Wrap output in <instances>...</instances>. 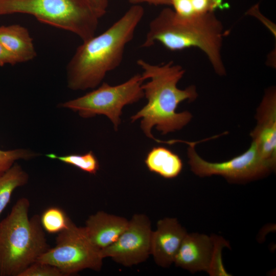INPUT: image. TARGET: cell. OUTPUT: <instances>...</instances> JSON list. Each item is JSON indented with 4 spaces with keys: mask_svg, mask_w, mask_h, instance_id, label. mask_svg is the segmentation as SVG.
Segmentation results:
<instances>
[{
    "mask_svg": "<svg viewBox=\"0 0 276 276\" xmlns=\"http://www.w3.org/2000/svg\"><path fill=\"white\" fill-rule=\"evenodd\" d=\"M144 15L141 5H133L103 33L82 41L66 66L68 87L96 88L108 72L117 68Z\"/></svg>",
    "mask_w": 276,
    "mask_h": 276,
    "instance_id": "obj_1",
    "label": "cell"
},
{
    "mask_svg": "<svg viewBox=\"0 0 276 276\" xmlns=\"http://www.w3.org/2000/svg\"><path fill=\"white\" fill-rule=\"evenodd\" d=\"M137 64L143 70L142 75L149 80L142 84L144 96L148 102L141 109L131 117V122L142 119L141 128L150 139L156 140L151 133L153 127L162 134L180 130L192 118V114L185 111H176L179 104L185 100L193 101L198 94L194 85L181 89L177 83L185 71L171 61L156 65L144 59H138Z\"/></svg>",
    "mask_w": 276,
    "mask_h": 276,
    "instance_id": "obj_2",
    "label": "cell"
},
{
    "mask_svg": "<svg viewBox=\"0 0 276 276\" xmlns=\"http://www.w3.org/2000/svg\"><path fill=\"white\" fill-rule=\"evenodd\" d=\"M225 35L223 24L214 12L185 19L167 7L150 22L141 47L149 48L158 42L171 51L197 48L206 55L216 73L224 76L221 49Z\"/></svg>",
    "mask_w": 276,
    "mask_h": 276,
    "instance_id": "obj_3",
    "label": "cell"
},
{
    "mask_svg": "<svg viewBox=\"0 0 276 276\" xmlns=\"http://www.w3.org/2000/svg\"><path fill=\"white\" fill-rule=\"evenodd\" d=\"M30 205L19 199L0 221V276H19L50 248L40 217L29 218Z\"/></svg>",
    "mask_w": 276,
    "mask_h": 276,
    "instance_id": "obj_4",
    "label": "cell"
},
{
    "mask_svg": "<svg viewBox=\"0 0 276 276\" xmlns=\"http://www.w3.org/2000/svg\"><path fill=\"white\" fill-rule=\"evenodd\" d=\"M16 13L32 15L82 41L95 35L102 17L89 0H0V16Z\"/></svg>",
    "mask_w": 276,
    "mask_h": 276,
    "instance_id": "obj_5",
    "label": "cell"
},
{
    "mask_svg": "<svg viewBox=\"0 0 276 276\" xmlns=\"http://www.w3.org/2000/svg\"><path fill=\"white\" fill-rule=\"evenodd\" d=\"M144 80L142 74H137L119 85L111 86L104 82L98 88L64 103L62 106L78 111L85 118L106 116L117 130L123 107L144 97L142 89Z\"/></svg>",
    "mask_w": 276,
    "mask_h": 276,
    "instance_id": "obj_6",
    "label": "cell"
},
{
    "mask_svg": "<svg viewBox=\"0 0 276 276\" xmlns=\"http://www.w3.org/2000/svg\"><path fill=\"white\" fill-rule=\"evenodd\" d=\"M103 260L100 250L90 241L84 227L77 226L70 220L67 227L58 234L55 246L37 261L53 265L68 276L85 269L100 271Z\"/></svg>",
    "mask_w": 276,
    "mask_h": 276,
    "instance_id": "obj_7",
    "label": "cell"
},
{
    "mask_svg": "<svg viewBox=\"0 0 276 276\" xmlns=\"http://www.w3.org/2000/svg\"><path fill=\"white\" fill-rule=\"evenodd\" d=\"M197 143L186 142L189 145L188 156L191 169L200 177L220 175L229 181L242 182L261 178L275 168V165L261 157L253 141L242 154L219 163L210 162L202 158L195 151Z\"/></svg>",
    "mask_w": 276,
    "mask_h": 276,
    "instance_id": "obj_8",
    "label": "cell"
},
{
    "mask_svg": "<svg viewBox=\"0 0 276 276\" xmlns=\"http://www.w3.org/2000/svg\"><path fill=\"white\" fill-rule=\"evenodd\" d=\"M151 221L143 214H135L128 226L112 244L100 250L102 258L130 267L145 261L151 255Z\"/></svg>",
    "mask_w": 276,
    "mask_h": 276,
    "instance_id": "obj_9",
    "label": "cell"
},
{
    "mask_svg": "<svg viewBox=\"0 0 276 276\" xmlns=\"http://www.w3.org/2000/svg\"><path fill=\"white\" fill-rule=\"evenodd\" d=\"M257 124L250 135L261 157L276 164V93L267 89L257 109Z\"/></svg>",
    "mask_w": 276,
    "mask_h": 276,
    "instance_id": "obj_10",
    "label": "cell"
},
{
    "mask_svg": "<svg viewBox=\"0 0 276 276\" xmlns=\"http://www.w3.org/2000/svg\"><path fill=\"white\" fill-rule=\"evenodd\" d=\"M187 234L175 218L166 217L157 221L151 240V255L157 265L168 267L174 263Z\"/></svg>",
    "mask_w": 276,
    "mask_h": 276,
    "instance_id": "obj_11",
    "label": "cell"
},
{
    "mask_svg": "<svg viewBox=\"0 0 276 276\" xmlns=\"http://www.w3.org/2000/svg\"><path fill=\"white\" fill-rule=\"evenodd\" d=\"M212 236L198 233L185 236L175 256L174 263L192 273L208 271L213 249Z\"/></svg>",
    "mask_w": 276,
    "mask_h": 276,
    "instance_id": "obj_12",
    "label": "cell"
},
{
    "mask_svg": "<svg viewBox=\"0 0 276 276\" xmlns=\"http://www.w3.org/2000/svg\"><path fill=\"white\" fill-rule=\"evenodd\" d=\"M126 218L99 211L90 215L84 227L92 243L100 250L113 243L128 226Z\"/></svg>",
    "mask_w": 276,
    "mask_h": 276,
    "instance_id": "obj_13",
    "label": "cell"
},
{
    "mask_svg": "<svg viewBox=\"0 0 276 276\" xmlns=\"http://www.w3.org/2000/svg\"><path fill=\"white\" fill-rule=\"evenodd\" d=\"M0 43L17 58L19 63L32 60L37 55L28 30L18 24L0 26Z\"/></svg>",
    "mask_w": 276,
    "mask_h": 276,
    "instance_id": "obj_14",
    "label": "cell"
},
{
    "mask_svg": "<svg viewBox=\"0 0 276 276\" xmlns=\"http://www.w3.org/2000/svg\"><path fill=\"white\" fill-rule=\"evenodd\" d=\"M145 163L148 170L167 179L177 176L182 169L179 156L169 149L154 147L147 153Z\"/></svg>",
    "mask_w": 276,
    "mask_h": 276,
    "instance_id": "obj_15",
    "label": "cell"
},
{
    "mask_svg": "<svg viewBox=\"0 0 276 276\" xmlns=\"http://www.w3.org/2000/svg\"><path fill=\"white\" fill-rule=\"evenodd\" d=\"M28 180V175L17 164L13 165L0 175V216L9 202L14 190L26 184Z\"/></svg>",
    "mask_w": 276,
    "mask_h": 276,
    "instance_id": "obj_16",
    "label": "cell"
},
{
    "mask_svg": "<svg viewBox=\"0 0 276 276\" xmlns=\"http://www.w3.org/2000/svg\"><path fill=\"white\" fill-rule=\"evenodd\" d=\"M70 220L62 209L57 207L48 208L40 217L43 229L49 234L62 231L67 227Z\"/></svg>",
    "mask_w": 276,
    "mask_h": 276,
    "instance_id": "obj_17",
    "label": "cell"
},
{
    "mask_svg": "<svg viewBox=\"0 0 276 276\" xmlns=\"http://www.w3.org/2000/svg\"><path fill=\"white\" fill-rule=\"evenodd\" d=\"M47 156L51 158L58 159L64 163L74 166L92 174H95L99 169V162L92 151L84 154H71L58 156L54 154H49Z\"/></svg>",
    "mask_w": 276,
    "mask_h": 276,
    "instance_id": "obj_18",
    "label": "cell"
},
{
    "mask_svg": "<svg viewBox=\"0 0 276 276\" xmlns=\"http://www.w3.org/2000/svg\"><path fill=\"white\" fill-rule=\"evenodd\" d=\"M213 241V249L211 263L207 272L211 276H229L222 263V251L225 247H229L228 242L223 237L215 235L211 236Z\"/></svg>",
    "mask_w": 276,
    "mask_h": 276,
    "instance_id": "obj_19",
    "label": "cell"
},
{
    "mask_svg": "<svg viewBox=\"0 0 276 276\" xmlns=\"http://www.w3.org/2000/svg\"><path fill=\"white\" fill-rule=\"evenodd\" d=\"M34 156V153L22 149L8 151L0 150V175L10 169L16 160L27 159Z\"/></svg>",
    "mask_w": 276,
    "mask_h": 276,
    "instance_id": "obj_20",
    "label": "cell"
},
{
    "mask_svg": "<svg viewBox=\"0 0 276 276\" xmlns=\"http://www.w3.org/2000/svg\"><path fill=\"white\" fill-rule=\"evenodd\" d=\"M195 16L213 13L216 10L228 9L229 5L223 0H190Z\"/></svg>",
    "mask_w": 276,
    "mask_h": 276,
    "instance_id": "obj_21",
    "label": "cell"
},
{
    "mask_svg": "<svg viewBox=\"0 0 276 276\" xmlns=\"http://www.w3.org/2000/svg\"><path fill=\"white\" fill-rule=\"evenodd\" d=\"M19 276H65L57 267L36 261L23 271Z\"/></svg>",
    "mask_w": 276,
    "mask_h": 276,
    "instance_id": "obj_22",
    "label": "cell"
},
{
    "mask_svg": "<svg viewBox=\"0 0 276 276\" xmlns=\"http://www.w3.org/2000/svg\"><path fill=\"white\" fill-rule=\"evenodd\" d=\"M170 6L175 14L182 18H191L195 16L190 0H171Z\"/></svg>",
    "mask_w": 276,
    "mask_h": 276,
    "instance_id": "obj_23",
    "label": "cell"
},
{
    "mask_svg": "<svg viewBox=\"0 0 276 276\" xmlns=\"http://www.w3.org/2000/svg\"><path fill=\"white\" fill-rule=\"evenodd\" d=\"M19 63L17 58L0 43V66Z\"/></svg>",
    "mask_w": 276,
    "mask_h": 276,
    "instance_id": "obj_24",
    "label": "cell"
},
{
    "mask_svg": "<svg viewBox=\"0 0 276 276\" xmlns=\"http://www.w3.org/2000/svg\"><path fill=\"white\" fill-rule=\"evenodd\" d=\"M128 2L133 5H141L147 3L155 6L165 5L170 6L171 0H127Z\"/></svg>",
    "mask_w": 276,
    "mask_h": 276,
    "instance_id": "obj_25",
    "label": "cell"
},
{
    "mask_svg": "<svg viewBox=\"0 0 276 276\" xmlns=\"http://www.w3.org/2000/svg\"><path fill=\"white\" fill-rule=\"evenodd\" d=\"M89 1L102 16L105 14L108 5V0H89Z\"/></svg>",
    "mask_w": 276,
    "mask_h": 276,
    "instance_id": "obj_26",
    "label": "cell"
}]
</instances>
